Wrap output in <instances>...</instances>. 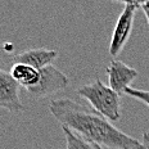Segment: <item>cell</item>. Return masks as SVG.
<instances>
[{
	"label": "cell",
	"mask_w": 149,
	"mask_h": 149,
	"mask_svg": "<svg viewBox=\"0 0 149 149\" xmlns=\"http://www.w3.org/2000/svg\"><path fill=\"white\" fill-rule=\"evenodd\" d=\"M52 114L62 126H66L86 140L107 149H141V143L118 130L111 121L91 112L68 98L54 99L49 104Z\"/></svg>",
	"instance_id": "obj_1"
},
{
	"label": "cell",
	"mask_w": 149,
	"mask_h": 149,
	"mask_svg": "<svg viewBox=\"0 0 149 149\" xmlns=\"http://www.w3.org/2000/svg\"><path fill=\"white\" fill-rule=\"evenodd\" d=\"M77 94L86 99L97 113L102 114L111 122H116L121 118V97L118 93L111 89L100 80L80 86Z\"/></svg>",
	"instance_id": "obj_2"
},
{
	"label": "cell",
	"mask_w": 149,
	"mask_h": 149,
	"mask_svg": "<svg viewBox=\"0 0 149 149\" xmlns=\"http://www.w3.org/2000/svg\"><path fill=\"white\" fill-rule=\"evenodd\" d=\"M39 72H40L39 82L35 86H31V88L26 89L27 94L30 97L35 99L48 98L68 86L70 79L66 76V73H63L61 70H58L53 64L40 70Z\"/></svg>",
	"instance_id": "obj_3"
},
{
	"label": "cell",
	"mask_w": 149,
	"mask_h": 149,
	"mask_svg": "<svg viewBox=\"0 0 149 149\" xmlns=\"http://www.w3.org/2000/svg\"><path fill=\"white\" fill-rule=\"evenodd\" d=\"M135 12H136L135 7L125 5L122 13L120 14L111 37L109 49H108V52H109L112 57H117L122 52V49L125 48L126 42L129 41L132 32V27H134Z\"/></svg>",
	"instance_id": "obj_4"
},
{
	"label": "cell",
	"mask_w": 149,
	"mask_h": 149,
	"mask_svg": "<svg viewBox=\"0 0 149 149\" xmlns=\"http://www.w3.org/2000/svg\"><path fill=\"white\" fill-rule=\"evenodd\" d=\"M18 89L19 85L13 80L10 73L0 68V108L14 113L24 111Z\"/></svg>",
	"instance_id": "obj_5"
},
{
	"label": "cell",
	"mask_w": 149,
	"mask_h": 149,
	"mask_svg": "<svg viewBox=\"0 0 149 149\" xmlns=\"http://www.w3.org/2000/svg\"><path fill=\"white\" fill-rule=\"evenodd\" d=\"M107 76L109 88L118 94H123L125 89L130 88V84L138 77V71L127 66L121 61H112L107 67Z\"/></svg>",
	"instance_id": "obj_6"
},
{
	"label": "cell",
	"mask_w": 149,
	"mask_h": 149,
	"mask_svg": "<svg viewBox=\"0 0 149 149\" xmlns=\"http://www.w3.org/2000/svg\"><path fill=\"white\" fill-rule=\"evenodd\" d=\"M58 58L57 50H50V49H29L23 50L13 57V63H23L27 66L35 68V70H42V68L52 66L53 62Z\"/></svg>",
	"instance_id": "obj_7"
},
{
	"label": "cell",
	"mask_w": 149,
	"mask_h": 149,
	"mask_svg": "<svg viewBox=\"0 0 149 149\" xmlns=\"http://www.w3.org/2000/svg\"><path fill=\"white\" fill-rule=\"evenodd\" d=\"M9 73L13 77L14 81L24 89L35 86L40 79L39 70H35V68L23 63H13Z\"/></svg>",
	"instance_id": "obj_8"
},
{
	"label": "cell",
	"mask_w": 149,
	"mask_h": 149,
	"mask_svg": "<svg viewBox=\"0 0 149 149\" xmlns=\"http://www.w3.org/2000/svg\"><path fill=\"white\" fill-rule=\"evenodd\" d=\"M62 130H63L64 136H66L67 149H103L97 143L86 140L66 126H62Z\"/></svg>",
	"instance_id": "obj_9"
},
{
	"label": "cell",
	"mask_w": 149,
	"mask_h": 149,
	"mask_svg": "<svg viewBox=\"0 0 149 149\" xmlns=\"http://www.w3.org/2000/svg\"><path fill=\"white\" fill-rule=\"evenodd\" d=\"M123 94L130 98H134L139 102H143L145 105L149 107V90H140V89H134V88H127L125 89Z\"/></svg>",
	"instance_id": "obj_10"
},
{
	"label": "cell",
	"mask_w": 149,
	"mask_h": 149,
	"mask_svg": "<svg viewBox=\"0 0 149 149\" xmlns=\"http://www.w3.org/2000/svg\"><path fill=\"white\" fill-rule=\"evenodd\" d=\"M112 1L122 3V4H125V5H131V7H135L138 9V8H141L148 0H112Z\"/></svg>",
	"instance_id": "obj_11"
},
{
	"label": "cell",
	"mask_w": 149,
	"mask_h": 149,
	"mask_svg": "<svg viewBox=\"0 0 149 149\" xmlns=\"http://www.w3.org/2000/svg\"><path fill=\"white\" fill-rule=\"evenodd\" d=\"M141 149H149V131L143 132V139H141Z\"/></svg>",
	"instance_id": "obj_12"
},
{
	"label": "cell",
	"mask_w": 149,
	"mask_h": 149,
	"mask_svg": "<svg viewBox=\"0 0 149 149\" xmlns=\"http://www.w3.org/2000/svg\"><path fill=\"white\" fill-rule=\"evenodd\" d=\"M140 9L143 10V13H144L145 18H147V22H148V26H149V0H148L147 3H145L144 5H143Z\"/></svg>",
	"instance_id": "obj_13"
}]
</instances>
